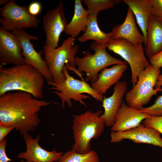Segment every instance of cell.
Here are the masks:
<instances>
[{"label":"cell","mask_w":162,"mask_h":162,"mask_svg":"<svg viewBox=\"0 0 162 162\" xmlns=\"http://www.w3.org/2000/svg\"><path fill=\"white\" fill-rule=\"evenodd\" d=\"M44 78L38 70L25 64L7 68L0 65V96L13 91H22L41 99Z\"/></svg>","instance_id":"2"},{"label":"cell","mask_w":162,"mask_h":162,"mask_svg":"<svg viewBox=\"0 0 162 162\" xmlns=\"http://www.w3.org/2000/svg\"><path fill=\"white\" fill-rule=\"evenodd\" d=\"M136 18L137 23L145 39L144 45L147 44V30L151 18L153 15L152 7L148 0H124Z\"/></svg>","instance_id":"19"},{"label":"cell","mask_w":162,"mask_h":162,"mask_svg":"<svg viewBox=\"0 0 162 162\" xmlns=\"http://www.w3.org/2000/svg\"><path fill=\"white\" fill-rule=\"evenodd\" d=\"M104 46H99L94 42L91 44L89 49L93 50L94 53L86 51L84 56L80 58L76 56L75 63L78 66L77 70L82 74L86 73V82H95L98 79V73L109 66L121 64H128L125 61L116 58L110 55Z\"/></svg>","instance_id":"8"},{"label":"cell","mask_w":162,"mask_h":162,"mask_svg":"<svg viewBox=\"0 0 162 162\" xmlns=\"http://www.w3.org/2000/svg\"><path fill=\"white\" fill-rule=\"evenodd\" d=\"M106 48L122 58L130 65L131 82L134 86L141 74L150 64L147 59L142 44H134L121 38L111 39Z\"/></svg>","instance_id":"6"},{"label":"cell","mask_w":162,"mask_h":162,"mask_svg":"<svg viewBox=\"0 0 162 162\" xmlns=\"http://www.w3.org/2000/svg\"><path fill=\"white\" fill-rule=\"evenodd\" d=\"M103 113L101 110L94 112L88 110L79 115H72V128L74 141L73 149L81 154L91 151V140L98 139L106 126L104 120L100 117Z\"/></svg>","instance_id":"3"},{"label":"cell","mask_w":162,"mask_h":162,"mask_svg":"<svg viewBox=\"0 0 162 162\" xmlns=\"http://www.w3.org/2000/svg\"><path fill=\"white\" fill-rule=\"evenodd\" d=\"M162 86V74H160L158 76L157 81L154 87L155 89L161 87Z\"/></svg>","instance_id":"32"},{"label":"cell","mask_w":162,"mask_h":162,"mask_svg":"<svg viewBox=\"0 0 162 162\" xmlns=\"http://www.w3.org/2000/svg\"><path fill=\"white\" fill-rule=\"evenodd\" d=\"M127 88L125 81H119L115 84L112 94L109 97L104 98L102 102L104 112L100 117L104 120L106 126L112 127L114 125L116 116L122 105Z\"/></svg>","instance_id":"16"},{"label":"cell","mask_w":162,"mask_h":162,"mask_svg":"<svg viewBox=\"0 0 162 162\" xmlns=\"http://www.w3.org/2000/svg\"><path fill=\"white\" fill-rule=\"evenodd\" d=\"M89 13L83 7L80 0L75 1L74 16L68 24L64 32L69 36L75 38L81 32H85L89 21Z\"/></svg>","instance_id":"21"},{"label":"cell","mask_w":162,"mask_h":162,"mask_svg":"<svg viewBox=\"0 0 162 162\" xmlns=\"http://www.w3.org/2000/svg\"><path fill=\"white\" fill-rule=\"evenodd\" d=\"M97 153L91 150L85 154L77 152L72 148L63 154L58 162H99Z\"/></svg>","instance_id":"23"},{"label":"cell","mask_w":162,"mask_h":162,"mask_svg":"<svg viewBox=\"0 0 162 162\" xmlns=\"http://www.w3.org/2000/svg\"><path fill=\"white\" fill-rule=\"evenodd\" d=\"M75 38L69 36L64 40L62 45L56 48H52L44 44L43 52L44 60L48 66L49 71L56 83L63 82L66 76L63 72L66 65L68 69L73 71L81 80H84L82 74L76 68L75 58L79 49L77 45H74Z\"/></svg>","instance_id":"4"},{"label":"cell","mask_w":162,"mask_h":162,"mask_svg":"<svg viewBox=\"0 0 162 162\" xmlns=\"http://www.w3.org/2000/svg\"><path fill=\"white\" fill-rule=\"evenodd\" d=\"M142 122L145 126L153 128L162 134V116H150Z\"/></svg>","instance_id":"26"},{"label":"cell","mask_w":162,"mask_h":162,"mask_svg":"<svg viewBox=\"0 0 162 162\" xmlns=\"http://www.w3.org/2000/svg\"><path fill=\"white\" fill-rule=\"evenodd\" d=\"M150 116L140 110L133 109L123 101L115 117L111 132L125 131L139 125L142 122Z\"/></svg>","instance_id":"15"},{"label":"cell","mask_w":162,"mask_h":162,"mask_svg":"<svg viewBox=\"0 0 162 162\" xmlns=\"http://www.w3.org/2000/svg\"><path fill=\"white\" fill-rule=\"evenodd\" d=\"M160 68L151 64L141 73L135 85L125 94V100L130 107L141 110L149 102L152 97L158 92L162 91L161 87L154 89Z\"/></svg>","instance_id":"7"},{"label":"cell","mask_w":162,"mask_h":162,"mask_svg":"<svg viewBox=\"0 0 162 162\" xmlns=\"http://www.w3.org/2000/svg\"><path fill=\"white\" fill-rule=\"evenodd\" d=\"M22 48L17 37L0 27V65L24 64Z\"/></svg>","instance_id":"12"},{"label":"cell","mask_w":162,"mask_h":162,"mask_svg":"<svg viewBox=\"0 0 162 162\" xmlns=\"http://www.w3.org/2000/svg\"><path fill=\"white\" fill-rule=\"evenodd\" d=\"M63 71L66 76L63 82L58 83L53 81H46L47 85L51 86L48 89L53 90L50 92L56 94L61 99L62 108L64 107L66 103L69 107H71V100L86 107L84 100L89 99L90 97L83 94V93L88 94L96 100L102 102L103 96L97 93L85 80L76 79L70 76L66 65Z\"/></svg>","instance_id":"5"},{"label":"cell","mask_w":162,"mask_h":162,"mask_svg":"<svg viewBox=\"0 0 162 162\" xmlns=\"http://www.w3.org/2000/svg\"><path fill=\"white\" fill-rule=\"evenodd\" d=\"M87 6L89 14L97 15L101 11L112 8L115 5L120 3L117 0H82Z\"/></svg>","instance_id":"24"},{"label":"cell","mask_w":162,"mask_h":162,"mask_svg":"<svg viewBox=\"0 0 162 162\" xmlns=\"http://www.w3.org/2000/svg\"><path fill=\"white\" fill-rule=\"evenodd\" d=\"M162 50V19L153 15L147 30V42L144 51L149 59Z\"/></svg>","instance_id":"20"},{"label":"cell","mask_w":162,"mask_h":162,"mask_svg":"<svg viewBox=\"0 0 162 162\" xmlns=\"http://www.w3.org/2000/svg\"><path fill=\"white\" fill-rule=\"evenodd\" d=\"M150 64L160 68H162V50L149 59Z\"/></svg>","instance_id":"30"},{"label":"cell","mask_w":162,"mask_h":162,"mask_svg":"<svg viewBox=\"0 0 162 162\" xmlns=\"http://www.w3.org/2000/svg\"><path fill=\"white\" fill-rule=\"evenodd\" d=\"M109 33L110 39L121 38L134 44L145 43L144 36L139 31L136 25L134 15L129 7L123 23L116 25L112 31Z\"/></svg>","instance_id":"17"},{"label":"cell","mask_w":162,"mask_h":162,"mask_svg":"<svg viewBox=\"0 0 162 162\" xmlns=\"http://www.w3.org/2000/svg\"><path fill=\"white\" fill-rule=\"evenodd\" d=\"M14 129L13 127L0 124V142L5 139L8 134Z\"/></svg>","instance_id":"31"},{"label":"cell","mask_w":162,"mask_h":162,"mask_svg":"<svg viewBox=\"0 0 162 162\" xmlns=\"http://www.w3.org/2000/svg\"><path fill=\"white\" fill-rule=\"evenodd\" d=\"M7 144V141L4 139L0 142V162H9L13 160L7 156L5 149Z\"/></svg>","instance_id":"29"},{"label":"cell","mask_w":162,"mask_h":162,"mask_svg":"<svg viewBox=\"0 0 162 162\" xmlns=\"http://www.w3.org/2000/svg\"><path fill=\"white\" fill-rule=\"evenodd\" d=\"M0 23L4 29L10 32L16 29L36 28L41 20L31 15L26 6L18 5L14 0L0 8Z\"/></svg>","instance_id":"9"},{"label":"cell","mask_w":162,"mask_h":162,"mask_svg":"<svg viewBox=\"0 0 162 162\" xmlns=\"http://www.w3.org/2000/svg\"><path fill=\"white\" fill-rule=\"evenodd\" d=\"M160 134L155 129L146 127L142 124L128 130L121 132H111V143H117L128 139L137 143H145L162 148V138Z\"/></svg>","instance_id":"13"},{"label":"cell","mask_w":162,"mask_h":162,"mask_svg":"<svg viewBox=\"0 0 162 162\" xmlns=\"http://www.w3.org/2000/svg\"><path fill=\"white\" fill-rule=\"evenodd\" d=\"M11 32L17 37L21 44L22 48V54L24 58V64L38 70L46 81H53L47 64L41 57V52L36 51L31 43L32 40H38V37L29 34L21 29H16Z\"/></svg>","instance_id":"11"},{"label":"cell","mask_w":162,"mask_h":162,"mask_svg":"<svg viewBox=\"0 0 162 162\" xmlns=\"http://www.w3.org/2000/svg\"><path fill=\"white\" fill-rule=\"evenodd\" d=\"M110 39L109 33L103 32L99 28L97 15L89 14V21L86 30L78 38V40L80 43H83L89 40H93L97 45L106 47Z\"/></svg>","instance_id":"22"},{"label":"cell","mask_w":162,"mask_h":162,"mask_svg":"<svg viewBox=\"0 0 162 162\" xmlns=\"http://www.w3.org/2000/svg\"><path fill=\"white\" fill-rule=\"evenodd\" d=\"M140 110L150 116H162V95L159 96L152 105L147 107H143Z\"/></svg>","instance_id":"25"},{"label":"cell","mask_w":162,"mask_h":162,"mask_svg":"<svg viewBox=\"0 0 162 162\" xmlns=\"http://www.w3.org/2000/svg\"><path fill=\"white\" fill-rule=\"evenodd\" d=\"M10 1L9 0H0V5H4L5 6L8 4Z\"/></svg>","instance_id":"33"},{"label":"cell","mask_w":162,"mask_h":162,"mask_svg":"<svg viewBox=\"0 0 162 162\" xmlns=\"http://www.w3.org/2000/svg\"><path fill=\"white\" fill-rule=\"evenodd\" d=\"M127 68V64H121L111 68H105L98 74L97 80L92 83L91 87L97 93L103 96L112 86L119 81Z\"/></svg>","instance_id":"18"},{"label":"cell","mask_w":162,"mask_h":162,"mask_svg":"<svg viewBox=\"0 0 162 162\" xmlns=\"http://www.w3.org/2000/svg\"><path fill=\"white\" fill-rule=\"evenodd\" d=\"M20 162H26L24 160H21Z\"/></svg>","instance_id":"34"},{"label":"cell","mask_w":162,"mask_h":162,"mask_svg":"<svg viewBox=\"0 0 162 162\" xmlns=\"http://www.w3.org/2000/svg\"><path fill=\"white\" fill-rule=\"evenodd\" d=\"M152 7L153 14L162 19V0H148Z\"/></svg>","instance_id":"27"},{"label":"cell","mask_w":162,"mask_h":162,"mask_svg":"<svg viewBox=\"0 0 162 162\" xmlns=\"http://www.w3.org/2000/svg\"><path fill=\"white\" fill-rule=\"evenodd\" d=\"M51 103L25 92H8L0 96V124L13 127L23 136L35 129L41 108Z\"/></svg>","instance_id":"1"},{"label":"cell","mask_w":162,"mask_h":162,"mask_svg":"<svg viewBox=\"0 0 162 162\" xmlns=\"http://www.w3.org/2000/svg\"><path fill=\"white\" fill-rule=\"evenodd\" d=\"M28 8L29 13L32 16H36L41 12L42 5L39 2L34 1L29 4Z\"/></svg>","instance_id":"28"},{"label":"cell","mask_w":162,"mask_h":162,"mask_svg":"<svg viewBox=\"0 0 162 162\" xmlns=\"http://www.w3.org/2000/svg\"><path fill=\"white\" fill-rule=\"evenodd\" d=\"M63 3L60 1L53 9L50 10L43 17V28L46 36L45 44L52 48L58 47L60 35L67 25Z\"/></svg>","instance_id":"10"},{"label":"cell","mask_w":162,"mask_h":162,"mask_svg":"<svg viewBox=\"0 0 162 162\" xmlns=\"http://www.w3.org/2000/svg\"><path fill=\"white\" fill-rule=\"evenodd\" d=\"M40 137L38 135L34 138L28 133L24 135L26 150L19 153L17 158L25 160L26 162H58L63 154V152H57L55 148L51 151L44 149L39 144Z\"/></svg>","instance_id":"14"}]
</instances>
